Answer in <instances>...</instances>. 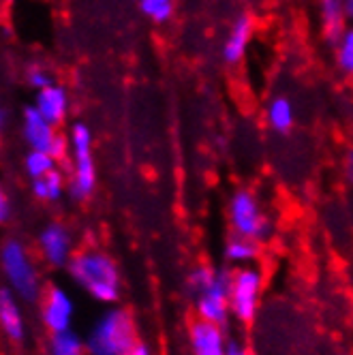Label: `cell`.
Wrapping results in <instances>:
<instances>
[{
  "mask_svg": "<svg viewBox=\"0 0 353 355\" xmlns=\"http://www.w3.org/2000/svg\"><path fill=\"white\" fill-rule=\"evenodd\" d=\"M332 47L338 71L347 75V78H353V26L345 28L341 37L332 43Z\"/></svg>",
  "mask_w": 353,
  "mask_h": 355,
  "instance_id": "21",
  "label": "cell"
},
{
  "mask_svg": "<svg viewBox=\"0 0 353 355\" xmlns=\"http://www.w3.org/2000/svg\"><path fill=\"white\" fill-rule=\"evenodd\" d=\"M67 274L88 297L114 306L122 295V274L118 261L98 246H82L75 250L67 266Z\"/></svg>",
  "mask_w": 353,
  "mask_h": 355,
  "instance_id": "1",
  "label": "cell"
},
{
  "mask_svg": "<svg viewBox=\"0 0 353 355\" xmlns=\"http://www.w3.org/2000/svg\"><path fill=\"white\" fill-rule=\"evenodd\" d=\"M75 236L60 220H52L37 234V255L43 266L52 270H67L71 257L75 255Z\"/></svg>",
  "mask_w": 353,
  "mask_h": 355,
  "instance_id": "8",
  "label": "cell"
},
{
  "mask_svg": "<svg viewBox=\"0 0 353 355\" xmlns=\"http://www.w3.org/2000/svg\"><path fill=\"white\" fill-rule=\"evenodd\" d=\"M264 291V274L253 266H242L232 272L230 278V302H232V317L238 323H253L257 317Z\"/></svg>",
  "mask_w": 353,
  "mask_h": 355,
  "instance_id": "7",
  "label": "cell"
},
{
  "mask_svg": "<svg viewBox=\"0 0 353 355\" xmlns=\"http://www.w3.org/2000/svg\"><path fill=\"white\" fill-rule=\"evenodd\" d=\"M255 35V19L253 15L242 13L234 19V24L227 31V37L221 45V58L225 64L236 67L244 60L250 41H253Z\"/></svg>",
  "mask_w": 353,
  "mask_h": 355,
  "instance_id": "11",
  "label": "cell"
},
{
  "mask_svg": "<svg viewBox=\"0 0 353 355\" xmlns=\"http://www.w3.org/2000/svg\"><path fill=\"white\" fill-rule=\"evenodd\" d=\"M45 349H47V355H88L86 338L80 336L75 329L49 334Z\"/></svg>",
  "mask_w": 353,
  "mask_h": 355,
  "instance_id": "19",
  "label": "cell"
},
{
  "mask_svg": "<svg viewBox=\"0 0 353 355\" xmlns=\"http://www.w3.org/2000/svg\"><path fill=\"white\" fill-rule=\"evenodd\" d=\"M175 5H178V0H139V11L144 17H148V21L163 26L173 17Z\"/></svg>",
  "mask_w": 353,
  "mask_h": 355,
  "instance_id": "22",
  "label": "cell"
},
{
  "mask_svg": "<svg viewBox=\"0 0 353 355\" xmlns=\"http://www.w3.org/2000/svg\"><path fill=\"white\" fill-rule=\"evenodd\" d=\"M345 19L353 21V0H345Z\"/></svg>",
  "mask_w": 353,
  "mask_h": 355,
  "instance_id": "29",
  "label": "cell"
},
{
  "mask_svg": "<svg viewBox=\"0 0 353 355\" xmlns=\"http://www.w3.org/2000/svg\"><path fill=\"white\" fill-rule=\"evenodd\" d=\"M13 214V206H11V197L7 193V189L0 184V227L7 225L11 220Z\"/></svg>",
  "mask_w": 353,
  "mask_h": 355,
  "instance_id": "24",
  "label": "cell"
},
{
  "mask_svg": "<svg viewBox=\"0 0 353 355\" xmlns=\"http://www.w3.org/2000/svg\"><path fill=\"white\" fill-rule=\"evenodd\" d=\"M0 334L13 345L24 343L28 336L24 302L7 285H0Z\"/></svg>",
  "mask_w": 353,
  "mask_h": 355,
  "instance_id": "10",
  "label": "cell"
},
{
  "mask_svg": "<svg viewBox=\"0 0 353 355\" xmlns=\"http://www.w3.org/2000/svg\"><path fill=\"white\" fill-rule=\"evenodd\" d=\"M319 21H321V33L323 37L334 43L345 26V0H319Z\"/></svg>",
  "mask_w": 353,
  "mask_h": 355,
  "instance_id": "17",
  "label": "cell"
},
{
  "mask_svg": "<svg viewBox=\"0 0 353 355\" xmlns=\"http://www.w3.org/2000/svg\"><path fill=\"white\" fill-rule=\"evenodd\" d=\"M230 278V270H216L212 266H199L187 276V289L193 295L197 319L227 325L232 319Z\"/></svg>",
  "mask_w": 353,
  "mask_h": 355,
  "instance_id": "3",
  "label": "cell"
},
{
  "mask_svg": "<svg viewBox=\"0 0 353 355\" xmlns=\"http://www.w3.org/2000/svg\"><path fill=\"white\" fill-rule=\"evenodd\" d=\"M225 355H250V351L240 338H230L227 340V353Z\"/></svg>",
  "mask_w": 353,
  "mask_h": 355,
  "instance_id": "25",
  "label": "cell"
},
{
  "mask_svg": "<svg viewBox=\"0 0 353 355\" xmlns=\"http://www.w3.org/2000/svg\"><path fill=\"white\" fill-rule=\"evenodd\" d=\"M33 105L49 124L62 126L69 116V110H71V96H69V90L56 82L54 86H47V88L39 90L35 94Z\"/></svg>",
  "mask_w": 353,
  "mask_h": 355,
  "instance_id": "14",
  "label": "cell"
},
{
  "mask_svg": "<svg viewBox=\"0 0 353 355\" xmlns=\"http://www.w3.org/2000/svg\"><path fill=\"white\" fill-rule=\"evenodd\" d=\"M124 355H153V351H150V347L148 345H144V343H135L127 353H124Z\"/></svg>",
  "mask_w": 353,
  "mask_h": 355,
  "instance_id": "27",
  "label": "cell"
},
{
  "mask_svg": "<svg viewBox=\"0 0 353 355\" xmlns=\"http://www.w3.org/2000/svg\"><path fill=\"white\" fill-rule=\"evenodd\" d=\"M24 80L33 90H43L47 86H54L56 84V75L49 71V67L41 64V62H31L26 67V73H24Z\"/></svg>",
  "mask_w": 353,
  "mask_h": 355,
  "instance_id": "23",
  "label": "cell"
},
{
  "mask_svg": "<svg viewBox=\"0 0 353 355\" xmlns=\"http://www.w3.org/2000/svg\"><path fill=\"white\" fill-rule=\"evenodd\" d=\"M31 193L37 201H43V204H56V201L62 199L64 193H69V178L58 167L43 178L31 180Z\"/></svg>",
  "mask_w": 353,
  "mask_h": 355,
  "instance_id": "16",
  "label": "cell"
},
{
  "mask_svg": "<svg viewBox=\"0 0 353 355\" xmlns=\"http://www.w3.org/2000/svg\"><path fill=\"white\" fill-rule=\"evenodd\" d=\"M227 340L230 336L225 334L223 325L204 319H195L189 329V345L193 355H225Z\"/></svg>",
  "mask_w": 353,
  "mask_h": 355,
  "instance_id": "12",
  "label": "cell"
},
{
  "mask_svg": "<svg viewBox=\"0 0 353 355\" xmlns=\"http://www.w3.org/2000/svg\"><path fill=\"white\" fill-rule=\"evenodd\" d=\"M58 126L49 124L39 112L35 105H28L24 107L21 112V135H24V141L28 144L31 150H45L49 152L58 137Z\"/></svg>",
  "mask_w": 353,
  "mask_h": 355,
  "instance_id": "13",
  "label": "cell"
},
{
  "mask_svg": "<svg viewBox=\"0 0 353 355\" xmlns=\"http://www.w3.org/2000/svg\"><path fill=\"white\" fill-rule=\"evenodd\" d=\"M39 317L49 334L73 329L75 321V300L58 283L45 285V291L39 300Z\"/></svg>",
  "mask_w": 353,
  "mask_h": 355,
  "instance_id": "9",
  "label": "cell"
},
{
  "mask_svg": "<svg viewBox=\"0 0 353 355\" xmlns=\"http://www.w3.org/2000/svg\"><path fill=\"white\" fill-rule=\"evenodd\" d=\"M69 159L67 178L69 195L75 201H86L96 189V163L92 152V131L86 122H73L69 129Z\"/></svg>",
  "mask_w": 353,
  "mask_h": 355,
  "instance_id": "5",
  "label": "cell"
},
{
  "mask_svg": "<svg viewBox=\"0 0 353 355\" xmlns=\"http://www.w3.org/2000/svg\"><path fill=\"white\" fill-rule=\"evenodd\" d=\"M345 173L349 178V182L353 184V148H349L345 155Z\"/></svg>",
  "mask_w": 353,
  "mask_h": 355,
  "instance_id": "28",
  "label": "cell"
},
{
  "mask_svg": "<svg viewBox=\"0 0 353 355\" xmlns=\"http://www.w3.org/2000/svg\"><path fill=\"white\" fill-rule=\"evenodd\" d=\"M0 276L24 304H39L45 291L43 272L35 252L21 238L0 242Z\"/></svg>",
  "mask_w": 353,
  "mask_h": 355,
  "instance_id": "2",
  "label": "cell"
},
{
  "mask_svg": "<svg viewBox=\"0 0 353 355\" xmlns=\"http://www.w3.org/2000/svg\"><path fill=\"white\" fill-rule=\"evenodd\" d=\"M58 167H60V163L45 150H28V155L24 157V171H26V175L31 178V180L43 178Z\"/></svg>",
  "mask_w": 353,
  "mask_h": 355,
  "instance_id": "20",
  "label": "cell"
},
{
  "mask_svg": "<svg viewBox=\"0 0 353 355\" xmlns=\"http://www.w3.org/2000/svg\"><path fill=\"white\" fill-rule=\"evenodd\" d=\"M259 257V242L232 234L225 242V259L234 268L253 266Z\"/></svg>",
  "mask_w": 353,
  "mask_h": 355,
  "instance_id": "18",
  "label": "cell"
},
{
  "mask_svg": "<svg viewBox=\"0 0 353 355\" xmlns=\"http://www.w3.org/2000/svg\"><path fill=\"white\" fill-rule=\"evenodd\" d=\"M9 122H11V114L7 107H0V141H3L7 129H9Z\"/></svg>",
  "mask_w": 353,
  "mask_h": 355,
  "instance_id": "26",
  "label": "cell"
},
{
  "mask_svg": "<svg viewBox=\"0 0 353 355\" xmlns=\"http://www.w3.org/2000/svg\"><path fill=\"white\" fill-rule=\"evenodd\" d=\"M227 218H230L232 234L264 242L270 236V216L266 214L259 197L250 189H238L227 204Z\"/></svg>",
  "mask_w": 353,
  "mask_h": 355,
  "instance_id": "6",
  "label": "cell"
},
{
  "mask_svg": "<svg viewBox=\"0 0 353 355\" xmlns=\"http://www.w3.org/2000/svg\"><path fill=\"white\" fill-rule=\"evenodd\" d=\"M137 343V325L131 311L107 306L86 334L88 355H124Z\"/></svg>",
  "mask_w": 353,
  "mask_h": 355,
  "instance_id": "4",
  "label": "cell"
},
{
  "mask_svg": "<svg viewBox=\"0 0 353 355\" xmlns=\"http://www.w3.org/2000/svg\"><path fill=\"white\" fill-rule=\"evenodd\" d=\"M266 124L270 126V131L287 135L295 126V105L293 101L285 94L272 96L266 105Z\"/></svg>",
  "mask_w": 353,
  "mask_h": 355,
  "instance_id": "15",
  "label": "cell"
}]
</instances>
